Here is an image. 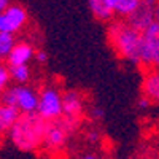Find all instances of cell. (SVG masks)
I'll list each match as a JSON object with an SVG mask.
<instances>
[{
    "label": "cell",
    "mask_w": 159,
    "mask_h": 159,
    "mask_svg": "<svg viewBox=\"0 0 159 159\" xmlns=\"http://www.w3.org/2000/svg\"><path fill=\"white\" fill-rule=\"evenodd\" d=\"M84 111V100L78 91L64 92V119L72 124H76Z\"/></svg>",
    "instance_id": "9c48e42d"
},
{
    "label": "cell",
    "mask_w": 159,
    "mask_h": 159,
    "mask_svg": "<svg viewBox=\"0 0 159 159\" xmlns=\"http://www.w3.org/2000/svg\"><path fill=\"white\" fill-rule=\"evenodd\" d=\"M88 139H89L91 142H96V140L99 139V134H97V132H96V130H91V132H89V134H88Z\"/></svg>",
    "instance_id": "7402d4cb"
},
{
    "label": "cell",
    "mask_w": 159,
    "mask_h": 159,
    "mask_svg": "<svg viewBox=\"0 0 159 159\" xmlns=\"http://www.w3.org/2000/svg\"><path fill=\"white\" fill-rule=\"evenodd\" d=\"M80 159H100V156L96 154V153H84V154L80 156Z\"/></svg>",
    "instance_id": "ffe728a7"
},
{
    "label": "cell",
    "mask_w": 159,
    "mask_h": 159,
    "mask_svg": "<svg viewBox=\"0 0 159 159\" xmlns=\"http://www.w3.org/2000/svg\"><path fill=\"white\" fill-rule=\"evenodd\" d=\"M8 5H10V3L7 2V0H0V13H2V11H3Z\"/></svg>",
    "instance_id": "603a6c76"
},
{
    "label": "cell",
    "mask_w": 159,
    "mask_h": 159,
    "mask_svg": "<svg viewBox=\"0 0 159 159\" xmlns=\"http://www.w3.org/2000/svg\"><path fill=\"white\" fill-rule=\"evenodd\" d=\"M92 16H94L97 21L102 22H113L115 21V11L110 5V0H91L88 3Z\"/></svg>",
    "instance_id": "7c38bea8"
},
{
    "label": "cell",
    "mask_w": 159,
    "mask_h": 159,
    "mask_svg": "<svg viewBox=\"0 0 159 159\" xmlns=\"http://www.w3.org/2000/svg\"><path fill=\"white\" fill-rule=\"evenodd\" d=\"M140 65L145 70L159 69V21L142 32Z\"/></svg>",
    "instance_id": "5b68a950"
},
{
    "label": "cell",
    "mask_w": 159,
    "mask_h": 159,
    "mask_svg": "<svg viewBox=\"0 0 159 159\" xmlns=\"http://www.w3.org/2000/svg\"><path fill=\"white\" fill-rule=\"evenodd\" d=\"M35 59H37L40 64H45V62L48 61V54H46L45 51H37V52H35Z\"/></svg>",
    "instance_id": "d6986e66"
},
{
    "label": "cell",
    "mask_w": 159,
    "mask_h": 159,
    "mask_svg": "<svg viewBox=\"0 0 159 159\" xmlns=\"http://www.w3.org/2000/svg\"><path fill=\"white\" fill-rule=\"evenodd\" d=\"M16 38L11 34H2L0 32V59H8L13 48L16 46Z\"/></svg>",
    "instance_id": "9a60e30c"
},
{
    "label": "cell",
    "mask_w": 159,
    "mask_h": 159,
    "mask_svg": "<svg viewBox=\"0 0 159 159\" xmlns=\"http://www.w3.org/2000/svg\"><path fill=\"white\" fill-rule=\"evenodd\" d=\"M142 96L151 103H159V69L145 70L142 80Z\"/></svg>",
    "instance_id": "30bf717a"
},
{
    "label": "cell",
    "mask_w": 159,
    "mask_h": 159,
    "mask_svg": "<svg viewBox=\"0 0 159 159\" xmlns=\"http://www.w3.org/2000/svg\"><path fill=\"white\" fill-rule=\"evenodd\" d=\"M140 3H142V0H110L115 16L124 18V19L132 16V13L140 7Z\"/></svg>",
    "instance_id": "5bb4252c"
},
{
    "label": "cell",
    "mask_w": 159,
    "mask_h": 159,
    "mask_svg": "<svg viewBox=\"0 0 159 159\" xmlns=\"http://www.w3.org/2000/svg\"><path fill=\"white\" fill-rule=\"evenodd\" d=\"M19 116H21V113L15 107L0 103V135L8 134L11 130V127L16 124Z\"/></svg>",
    "instance_id": "4fadbf2b"
},
{
    "label": "cell",
    "mask_w": 159,
    "mask_h": 159,
    "mask_svg": "<svg viewBox=\"0 0 159 159\" xmlns=\"http://www.w3.org/2000/svg\"><path fill=\"white\" fill-rule=\"evenodd\" d=\"M92 116H94V118H102L103 116V110L102 108H97V107H92Z\"/></svg>",
    "instance_id": "44dd1931"
},
{
    "label": "cell",
    "mask_w": 159,
    "mask_h": 159,
    "mask_svg": "<svg viewBox=\"0 0 159 159\" xmlns=\"http://www.w3.org/2000/svg\"><path fill=\"white\" fill-rule=\"evenodd\" d=\"M48 126L49 123L45 121L38 113L21 115L16 124L8 132V139L18 150L32 153L43 148Z\"/></svg>",
    "instance_id": "6da1fadb"
},
{
    "label": "cell",
    "mask_w": 159,
    "mask_h": 159,
    "mask_svg": "<svg viewBox=\"0 0 159 159\" xmlns=\"http://www.w3.org/2000/svg\"><path fill=\"white\" fill-rule=\"evenodd\" d=\"M108 43L119 59L140 65L142 32L134 29L127 21L116 19V21L110 22Z\"/></svg>",
    "instance_id": "7a4b0ae2"
},
{
    "label": "cell",
    "mask_w": 159,
    "mask_h": 159,
    "mask_svg": "<svg viewBox=\"0 0 159 159\" xmlns=\"http://www.w3.org/2000/svg\"><path fill=\"white\" fill-rule=\"evenodd\" d=\"M35 49L27 42H18L13 48L11 54L8 56V67H16V65H27L35 57Z\"/></svg>",
    "instance_id": "8fae6325"
},
{
    "label": "cell",
    "mask_w": 159,
    "mask_h": 159,
    "mask_svg": "<svg viewBox=\"0 0 159 159\" xmlns=\"http://www.w3.org/2000/svg\"><path fill=\"white\" fill-rule=\"evenodd\" d=\"M132 27L139 32L147 30L151 24L159 21V7L157 2H142L140 7L126 19Z\"/></svg>",
    "instance_id": "ba28073f"
},
{
    "label": "cell",
    "mask_w": 159,
    "mask_h": 159,
    "mask_svg": "<svg viewBox=\"0 0 159 159\" xmlns=\"http://www.w3.org/2000/svg\"><path fill=\"white\" fill-rule=\"evenodd\" d=\"M72 123L65 121V119H59V121L54 123H49L48 130H46V137H45V143H43V148L48 151H61L65 147V142L69 139V134L72 132Z\"/></svg>",
    "instance_id": "52a82bcc"
},
{
    "label": "cell",
    "mask_w": 159,
    "mask_h": 159,
    "mask_svg": "<svg viewBox=\"0 0 159 159\" xmlns=\"http://www.w3.org/2000/svg\"><path fill=\"white\" fill-rule=\"evenodd\" d=\"M29 21L27 10L22 5L10 3L2 13H0V32L15 35L19 32Z\"/></svg>",
    "instance_id": "8992f818"
},
{
    "label": "cell",
    "mask_w": 159,
    "mask_h": 159,
    "mask_svg": "<svg viewBox=\"0 0 159 159\" xmlns=\"http://www.w3.org/2000/svg\"><path fill=\"white\" fill-rule=\"evenodd\" d=\"M157 7H159V2H157Z\"/></svg>",
    "instance_id": "cb8c5ba5"
},
{
    "label": "cell",
    "mask_w": 159,
    "mask_h": 159,
    "mask_svg": "<svg viewBox=\"0 0 159 159\" xmlns=\"http://www.w3.org/2000/svg\"><path fill=\"white\" fill-rule=\"evenodd\" d=\"M137 107H139L140 110H147V108H150V107H151V102H150V100H148L147 97H143V96H142V97L139 99V103H137Z\"/></svg>",
    "instance_id": "ac0fdd59"
},
{
    "label": "cell",
    "mask_w": 159,
    "mask_h": 159,
    "mask_svg": "<svg viewBox=\"0 0 159 159\" xmlns=\"http://www.w3.org/2000/svg\"><path fill=\"white\" fill-rule=\"evenodd\" d=\"M11 75H10V67L5 64H0V96L10 88Z\"/></svg>",
    "instance_id": "e0dca14e"
},
{
    "label": "cell",
    "mask_w": 159,
    "mask_h": 159,
    "mask_svg": "<svg viewBox=\"0 0 159 159\" xmlns=\"http://www.w3.org/2000/svg\"><path fill=\"white\" fill-rule=\"evenodd\" d=\"M11 80H15L16 84H25L30 80V69L29 65H16V67H10Z\"/></svg>",
    "instance_id": "2e32d148"
},
{
    "label": "cell",
    "mask_w": 159,
    "mask_h": 159,
    "mask_svg": "<svg viewBox=\"0 0 159 159\" xmlns=\"http://www.w3.org/2000/svg\"><path fill=\"white\" fill-rule=\"evenodd\" d=\"M0 103L15 107L21 115L27 113H37L38 108V92L25 84H15L10 86L2 96H0Z\"/></svg>",
    "instance_id": "3957f363"
},
{
    "label": "cell",
    "mask_w": 159,
    "mask_h": 159,
    "mask_svg": "<svg viewBox=\"0 0 159 159\" xmlns=\"http://www.w3.org/2000/svg\"><path fill=\"white\" fill-rule=\"evenodd\" d=\"M37 113L45 121L54 123L64 116V92L56 86H45L38 92V108Z\"/></svg>",
    "instance_id": "277c9868"
}]
</instances>
